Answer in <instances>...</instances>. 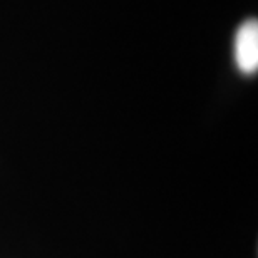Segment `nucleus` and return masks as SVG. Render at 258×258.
<instances>
[{"label":"nucleus","instance_id":"obj_1","mask_svg":"<svg viewBox=\"0 0 258 258\" xmlns=\"http://www.w3.org/2000/svg\"><path fill=\"white\" fill-rule=\"evenodd\" d=\"M235 62L243 74H255L258 69V24L255 19L246 20L236 30Z\"/></svg>","mask_w":258,"mask_h":258}]
</instances>
